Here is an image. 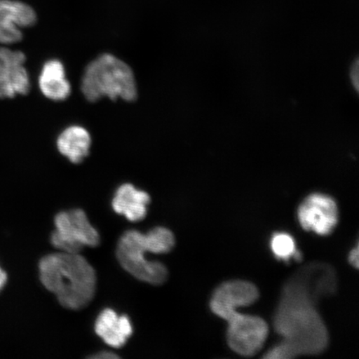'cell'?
I'll return each instance as SVG.
<instances>
[{
	"mask_svg": "<svg viewBox=\"0 0 359 359\" xmlns=\"http://www.w3.org/2000/svg\"><path fill=\"white\" fill-rule=\"evenodd\" d=\"M336 289V273L329 264L311 263L296 271L282 290L273 318L283 341L264 358L290 359L324 352L329 345V333L317 304Z\"/></svg>",
	"mask_w": 359,
	"mask_h": 359,
	"instance_id": "obj_1",
	"label": "cell"
},
{
	"mask_svg": "<svg viewBox=\"0 0 359 359\" xmlns=\"http://www.w3.org/2000/svg\"><path fill=\"white\" fill-rule=\"evenodd\" d=\"M259 298L257 287L250 282L234 280L224 283L215 290L210 308L215 316L228 323L229 346L236 353L251 357L262 348L269 334L263 318L237 312Z\"/></svg>",
	"mask_w": 359,
	"mask_h": 359,
	"instance_id": "obj_2",
	"label": "cell"
},
{
	"mask_svg": "<svg viewBox=\"0 0 359 359\" xmlns=\"http://www.w3.org/2000/svg\"><path fill=\"white\" fill-rule=\"evenodd\" d=\"M39 275L45 288L66 309H83L95 294V271L79 253L60 251L46 255L40 260Z\"/></svg>",
	"mask_w": 359,
	"mask_h": 359,
	"instance_id": "obj_3",
	"label": "cell"
},
{
	"mask_svg": "<svg viewBox=\"0 0 359 359\" xmlns=\"http://www.w3.org/2000/svg\"><path fill=\"white\" fill-rule=\"evenodd\" d=\"M175 245L173 233L156 227L147 234L137 231L125 232L118 241L116 257L121 266L137 280L159 285L167 280L168 271L163 264L148 262L147 253H168Z\"/></svg>",
	"mask_w": 359,
	"mask_h": 359,
	"instance_id": "obj_4",
	"label": "cell"
},
{
	"mask_svg": "<svg viewBox=\"0 0 359 359\" xmlns=\"http://www.w3.org/2000/svg\"><path fill=\"white\" fill-rule=\"evenodd\" d=\"M81 90L86 100L92 102L104 97L127 102H133L137 97L136 79L131 67L109 53L97 57L87 66Z\"/></svg>",
	"mask_w": 359,
	"mask_h": 359,
	"instance_id": "obj_5",
	"label": "cell"
},
{
	"mask_svg": "<svg viewBox=\"0 0 359 359\" xmlns=\"http://www.w3.org/2000/svg\"><path fill=\"white\" fill-rule=\"evenodd\" d=\"M56 230L51 242L55 248L67 253H80L84 247L100 245V236L90 224L83 210L75 209L58 213L55 217Z\"/></svg>",
	"mask_w": 359,
	"mask_h": 359,
	"instance_id": "obj_6",
	"label": "cell"
},
{
	"mask_svg": "<svg viewBox=\"0 0 359 359\" xmlns=\"http://www.w3.org/2000/svg\"><path fill=\"white\" fill-rule=\"evenodd\" d=\"M298 217L305 231L327 236L333 232L338 224V205L330 196L314 193L300 204Z\"/></svg>",
	"mask_w": 359,
	"mask_h": 359,
	"instance_id": "obj_7",
	"label": "cell"
},
{
	"mask_svg": "<svg viewBox=\"0 0 359 359\" xmlns=\"http://www.w3.org/2000/svg\"><path fill=\"white\" fill-rule=\"evenodd\" d=\"M24 53L0 48V98L26 95L31 88Z\"/></svg>",
	"mask_w": 359,
	"mask_h": 359,
	"instance_id": "obj_8",
	"label": "cell"
},
{
	"mask_svg": "<svg viewBox=\"0 0 359 359\" xmlns=\"http://www.w3.org/2000/svg\"><path fill=\"white\" fill-rule=\"evenodd\" d=\"M37 22L34 8L17 0H0V43L13 44L22 39V29Z\"/></svg>",
	"mask_w": 359,
	"mask_h": 359,
	"instance_id": "obj_9",
	"label": "cell"
},
{
	"mask_svg": "<svg viewBox=\"0 0 359 359\" xmlns=\"http://www.w3.org/2000/svg\"><path fill=\"white\" fill-rule=\"evenodd\" d=\"M133 326L128 316H118L114 309H106L95 323L96 334L111 347H123L133 334Z\"/></svg>",
	"mask_w": 359,
	"mask_h": 359,
	"instance_id": "obj_10",
	"label": "cell"
},
{
	"mask_svg": "<svg viewBox=\"0 0 359 359\" xmlns=\"http://www.w3.org/2000/svg\"><path fill=\"white\" fill-rule=\"evenodd\" d=\"M150 201V196L147 192L136 189L131 184H124L115 193L112 208L130 222H140L146 217Z\"/></svg>",
	"mask_w": 359,
	"mask_h": 359,
	"instance_id": "obj_11",
	"label": "cell"
},
{
	"mask_svg": "<svg viewBox=\"0 0 359 359\" xmlns=\"http://www.w3.org/2000/svg\"><path fill=\"white\" fill-rule=\"evenodd\" d=\"M39 85L43 95L52 101L66 100L72 92L65 66L57 60L45 62L39 75Z\"/></svg>",
	"mask_w": 359,
	"mask_h": 359,
	"instance_id": "obj_12",
	"label": "cell"
},
{
	"mask_svg": "<svg viewBox=\"0 0 359 359\" xmlns=\"http://www.w3.org/2000/svg\"><path fill=\"white\" fill-rule=\"evenodd\" d=\"M92 144L87 129L81 126H70L62 131L57 140L58 151L72 163L79 164L86 158Z\"/></svg>",
	"mask_w": 359,
	"mask_h": 359,
	"instance_id": "obj_13",
	"label": "cell"
},
{
	"mask_svg": "<svg viewBox=\"0 0 359 359\" xmlns=\"http://www.w3.org/2000/svg\"><path fill=\"white\" fill-rule=\"evenodd\" d=\"M271 250L276 258L289 260L294 257L297 251L293 237L286 233H277L273 236L271 242Z\"/></svg>",
	"mask_w": 359,
	"mask_h": 359,
	"instance_id": "obj_14",
	"label": "cell"
},
{
	"mask_svg": "<svg viewBox=\"0 0 359 359\" xmlns=\"http://www.w3.org/2000/svg\"><path fill=\"white\" fill-rule=\"evenodd\" d=\"M358 247L357 245L355 249H353L351 250V252H350L348 255V260L349 263L351 264V266H353L354 268L358 269Z\"/></svg>",
	"mask_w": 359,
	"mask_h": 359,
	"instance_id": "obj_15",
	"label": "cell"
},
{
	"mask_svg": "<svg viewBox=\"0 0 359 359\" xmlns=\"http://www.w3.org/2000/svg\"><path fill=\"white\" fill-rule=\"evenodd\" d=\"M92 358H96V359H115V358H119V356L116 355V354L112 353L111 352H102L100 353L96 354V355L92 356Z\"/></svg>",
	"mask_w": 359,
	"mask_h": 359,
	"instance_id": "obj_16",
	"label": "cell"
},
{
	"mask_svg": "<svg viewBox=\"0 0 359 359\" xmlns=\"http://www.w3.org/2000/svg\"><path fill=\"white\" fill-rule=\"evenodd\" d=\"M7 280V273L0 268V291H1L4 289V287L6 286Z\"/></svg>",
	"mask_w": 359,
	"mask_h": 359,
	"instance_id": "obj_17",
	"label": "cell"
}]
</instances>
